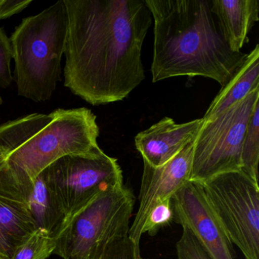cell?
<instances>
[{
	"label": "cell",
	"instance_id": "6da1fadb",
	"mask_svg": "<svg viewBox=\"0 0 259 259\" xmlns=\"http://www.w3.org/2000/svg\"><path fill=\"white\" fill-rule=\"evenodd\" d=\"M64 3V85L93 106L125 99L145 78L142 50L153 19L145 0Z\"/></svg>",
	"mask_w": 259,
	"mask_h": 259
},
{
	"label": "cell",
	"instance_id": "7a4b0ae2",
	"mask_svg": "<svg viewBox=\"0 0 259 259\" xmlns=\"http://www.w3.org/2000/svg\"><path fill=\"white\" fill-rule=\"evenodd\" d=\"M154 21L153 82L202 76L224 86L246 54L233 52L210 0H145Z\"/></svg>",
	"mask_w": 259,
	"mask_h": 259
},
{
	"label": "cell",
	"instance_id": "3957f363",
	"mask_svg": "<svg viewBox=\"0 0 259 259\" xmlns=\"http://www.w3.org/2000/svg\"><path fill=\"white\" fill-rule=\"evenodd\" d=\"M96 116L85 107L33 113L0 125V188L25 186L68 154L100 148Z\"/></svg>",
	"mask_w": 259,
	"mask_h": 259
},
{
	"label": "cell",
	"instance_id": "277c9868",
	"mask_svg": "<svg viewBox=\"0 0 259 259\" xmlns=\"http://www.w3.org/2000/svg\"><path fill=\"white\" fill-rule=\"evenodd\" d=\"M68 15L64 0L25 18L12 34L18 94L34 102L52 97L61 78Z\"/></svg>",
	"mask_w": 259,
	"mask_h": 259
},
{
	"label": "cell",
	"instance_id": "5b68a950",
	"mask_svg": "<svg viewBox=\"0 0 259 259\" xmlns=\"http://www.w3.org/2000/svg\"><path fill=\"white\" fill-rule=\"evenodd\" d=\"M135 204L125 186L97 197L69 220L55 238L54 254L63 259H98L106 245L128 236Z\"/></svg>",
	"mask_w": 259,
	"mask_h": 259
},
{
	"label": "cell",
	"instance_id": "8992f818",
	"mask_svg": "<svg viewBox=\"0 0 259 259\" xmlns=\"http://www.w3.org/2000/svg\"><path fill=\"white\" fill-rule=\"evenodd\" d=\"M42 174L64 215L62 229L97 197L123 186L117 160L101 148L92 152L60 157Z\"/></svg>",
	"mask_w": 259,
	"mask_h": 259
},
{
	"label": "cell",
	"instance_id": "52a82bcc",
	"mask_svg": "<svg viewBox=\"0 0 259 259\" xmlns=\"http://www.w3.org/2000/svg\"><path fill=\"white\" fill-rule=\"evenodd\" d=\"M259 89L215 117L204 120L193 142L190 181L202 183L224 172L242 170V148Z\"/></svg>",
	"mask_w": 259,
	"mask_h": 259
},
{
	"label": "cell",
	"instance_id": "ba28073f",
	"mask_svg": "<svg viewBox=\"0 0 259 259\" xmlns=\"http://www.w3.org/2000/svg\"><path fill=\"white\" fill-rule=\"evenodd\" d=\"M201 184L230 242L245 259H259L258 183L238 170L219 174Z\"/></svg>",
	"mask_w": 259,
	"mask_h": 259
},
{
	"label": "cell",
	"instance_id": "9c48e42d",
	"mask_svg": "<svg viewBox=\"0 0 259 259\" xmlns=\"http://www.w3.org/2000/svg\"><path fill=\"white\" fill-rule=\"evenodd\" d=\"M174 221L189 229L213 259H236L230 242L201 183L189 181L171 197Z\"/></svg>",
	"mask_w": 259,
	"mask_h": 259
},
{
	"label": "cell",
	"instance_id": "30bf717a",
	"mask_svg": "<svg viewBox=\"0 0 259 259\" xmlns=\"http://www.w3.org/2000/svg\"><path fill=\"white\" fill-rule=\"evenodd\" d=\"M193 142L163 166L154 167L144 162L139 195V207L128 232L136 248L140 251V241L147 219L154 206L166 199L190 181Z\"/></svg>",
	"mask_w": 259,
	"mask_h": 259
},
{
	"label": "cell",
	"instance_id": "8fae6325",
	"mask_svg": "<svg viewBox=\"0 0 259 259\" xmlns=\"http://www.w3.org/2000/svg\"><path fill=\"white\" fill-rule=\"evenodd\" d=\"M203 122L201 118L177 124L171 118L164 117L136 135V149L144 162L154 167L163 166L194 142Z\"/></svg>",
	"mask_w": 259,
	"mask_h": 259
},
{
	"label": "cell",
	"instance_id": "7c38bea8",
	"mask_svg": "<svg viewBox=\"0 0 259 259\" xmlns=\"http://www.w3.org/2000/svg\"><path fill=\"white\" fill-rule=\"evenodd\" d=\"M0 196L16 201L24 207L37 228L57 237L64 224V215L43 174L26 186L0 188Z\"/></svg>",
	"mask_w": 259,
	"mask_h": 259
},
{
	"label": "cell",
	"instance_id": "4fadbf2b",
	"mask_svg": "<svg viewBox=\"0 0 259 259\" xmlns=\"http://www.w3.org/2000/svg\"><path fill=\"white\" fill-rule=\"evenodd\" d=\"M212 13L233 52H241L259 20L258 0H210Z\"/></svg>",
	"mask_w": 259,
	"mask_h": 259
},
{
	"label": "cell",
	"instance_id": "5bb4252c",
	"mask_svg": "<svg viewBox=\"0 0 259 259\" xmlns=\"http://www.w3.org/2000/svg\"><path fill=\"white\" fill-rule=\"evenodd\" d=\"M259 89V45L244 59L228 82L209 106L202 119H211L225 111L236 103L245 99L251 92Z\"/></svg>",
	"mask_w": 259,
	"mask_h": 259
},
{
	"label": "cell",
	"instance_id": "9a60e30c",
	"mask_svg": "<svg viewBox=\"0 0 259 259\" xmlns=\"http://www.w3.org/2000/svg\"><path fill=\"white\" fill-rule=\"evenodd\" d=\"M37 230L31 215L20 204L0 196V251L9 259Z\"/></svg>",
	"mask_w": 259,
	"mask_h": 259
},
{
	"label": "cell",
	"instance_id": "2e32d148",
	"mask_svg": "<svg viewBox=\"0 0 259 259\" xmlns=\"http://www.w3.org/2000/svg\"><path fill=\"white\" fill-rule=\"evenodd\" d=\"M259 103L256 104L247 127L242 148V170L258 183Z\"/></svg>",
	"mask_w": 259,
	"mask_h": 259
},
{
	"label": "cell",
	"instance_id": "e0dca14e",
	"mask_svg": "<svg viewBox=\"0 0 259 259\" xmlns=\"http://www.w3.org/2000/svg\"><path fill=\"white\" fill-rule=\"evenodd\" d=\"M56 240L51 233L37 228L15 251L11 259H47L54 254Z\"/></svg>",
	"mask_w": 259,
	"mask_h": 259
},
{
	"label": "cell",
	"instance_id": "ac0fdd59",
	"mask_svg": "<svg viewBox=\"0 0 259 259\" xmlns=\"http://www.w3.org/2000/svg\"><path fill=\"white\" fill-rule=\"evenodd\" d=\"M178 259H213L195 235L186 227L176 245Z\"/></svg>",
	"mask_w": 259,
	"mask_h": 259
},
{
	"label": "cell",
	"instance_id": "d6986e66",
	"mask_svg": "<svg viewBox=\"0 0 259 259\" xmlns=\"http://www.w3.org/2000/svg\"><path fill=\"white\" fill-rule=\"evenodd\" d=\"M98 259H146L142 258L140 251L136 248L128 236L114 238L106 245Z\"/></svg>",
	"mask_w": 259,
	"mask_h": 259
},
{
	"label": "cell",
	"instance_id": "ffe728a7",
	"mask_svg": "<svg viewBox=\"0 0 259 259\" xmlns=\"http://www.w3.org/2000/svg\"><path fill=\"white\" fill-rule=\"evenodd\" d=\"M170 199L164 200L154 206L145 223L142 231L143 234L148 233L151 236H154L160 229L166 227L174 221Z\"/></svg>",
	"mask_w": 259,
	"mask_h": 259
},
{
	"label": "cell",
	"instance_id": "44dd1931",
	"mask_svg": "<svg viewBox=\"0 0 259 259\" xmlns=\"http://www.w3.org/2000/svg\"><path fill=\"white\" fill-rule=\"evenodd\" d=\"M13 49L10 38L7 37L4 28H0V88L7 89L11 85V61Z\"/></svg>",
	"mask_w": 259,
	"mask_h": 259
},
{
	"label": "cell",
	"instance_id": "7402d4cb",
	"mask_svg": "<svg viewBox=\"0 0 259 259\" xmlns=\"http://www.w3.org/2000/svg\"><path fill=\"white\" fill-rule=\"evenodd\" d=\"M32 3V0H0V20L19 14Z\"/></svg>",
	"mask_w": 259,
	"mask_h": 259
},
{
	"label": "cell",
	"instance_id": "603a6c76",
	"mask_svg": "<svg viewBox=\"0 0 259 259\" xmlns=\"http://www.w3.org/2000/svg\"><path fill=\"white\" fill-rule=\"evenodd\" d=\"M0 259H9L2 251H0Z\"/></svg>",
	"mask_w": 259,
	"mask_h": 259
},
{
	"label": "cell",
	"instance_id": "cb8c5ba5",
	"mask_svg": "<svg viewBox=\"0 0 259 259\" xmlns=\"http://www.w3.org/2000/svg\"><path fill=\"white\" fill-rule=\"evenodd\" d=\"M2 155V154H1V152H0V156Z\"/></svg>",
	"mask_w": 259,
	"mask_h": 259
}]
</instances>
